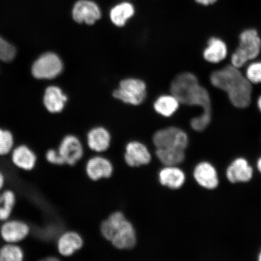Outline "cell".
Masks as SVG:
<instances>
[{
	"label": "cell",
	"mask_w": 261,
	"mask_h": 261,
	"mask_svg": "<svg viewBox=\"0 0 261 261\" xmlns=\"http://www.w3.org/2000/svg\"><path fill=\"white\" fill-rule=\"evenodd\" d=\"M24 252L18 244L6 243L0 248V261H22Z\"/></svg>",
	"instance_id": "25"
},
{
	"label": "cell",
	"mask_w": 261,
	"mask_h": 261,
	"mask_svg": "<svg viewBox=\"0 0 261 261\" xmlns=\"http://www.w3.org/2000/svg\"><path fill=\"white\" fill-rule=\"evenodd\" d=\"M6 184V177L3 173L0 171V192L4 188Z\"/></svg>",
	"instance_id": "30"
},
{
	"label": "cell",
	"mask_w": 261,
	"mask_h": 261,
	"mask_svg": "<svg viewBox=\"0 0 261 261\" xmlns=\"http://www.w3.org/2000/svg\"><path fill=\"white\" fill-rule=\"evenodd\" d=\"M259 260L260 261H261V252H260V254H259Z\"/></svg>",
	"instance_id": "34"
},
{
	"label": "cell",
	"mask_w": 261,
	"mask_h": 261,
	"mask_svg": "<svg viewBox=\"0 0 261 261\" xmlns=\"http://www.w3.org/2000/svg\"><path fill=\"white\" fill-rule=\"evenodd\" d=\"M253 175L252 166L243 158H238L228 166L226 176L228 180L232 184L245 182L251 180Z\"/></svg>",
	"instance_id": "16"
},
{
	"label": "cell",
	"mask_w": 261,
	"mask_h": 261,
	"mask_svg": "<svg viewBox=\"0 0 261 261\" xmlns=\"http://www.w3.org/2000/svg\"><path fill=\"white\" fill-rule=\"evenodd\" d=\"M171 93L179 103L188 106H198L203 109V113L191 121L192 128L203 132L211 121V100L208 91L200 86L198 78L191 73H182L172 81Z\"/></svg>",
	"instance_id": "1"
},
{
	"label": "cell",
	"mask_w": 261,
	"mask_h": 261,
	"mask_svg": "<svg viewBox=\"0 0 261 261\" xmlns=\"http://www.w3.org/2000/svg\"><path fill=\"white\" fill-rule=\"evenodd\" d=\"M63 69L60 57L54 53H46L35 62L32 68L34 76L39 80H50L56 77Z\"/></svg>",
	"instance_id": "7"
},
{
	"label": "cell",
	"mask_w": 261,
	"mask_h": 261,
	"mask_svg": "<svg viewBox=\"0 0 261 261\" xmlns=\"http://www.w3.org/2000/svg\"><path fill=\"white\" fill-rule=\"evenodd\" d=\"M257 167L259 171L261 173V158L259 159L257 162Z\"/></svg>",
	"instance_id": "32"
},
{
	"label": "cell",
	"mask_w": 261,
	"mask_h": 261,
	"mask_svg": "<svg viewBox=\"0 0 261 261\" xmlns=\"http://www.w3.org/2000/svg\"><path fill=\"white\" fill-rule=\"evenodd\" d=\"M14 138L11 132L0 128V156L11 154L14 148Z\"/></svg>",
	"instance_id": "26"
},
{
	"label": "cell",
	"mask_w": 261,
	"mask_h": 261,
	"mask_svg": "<svg viewBox=\"0 0 261 261\" xmlns=\"http://www.w3.org/2000/svg\"><path fill=\"white\" fill-rule=\"evenodd\" d=\"M87 141L91 150L96 152H103L109 148L112 136L109 130L104 127L96 126L88 133Z\"/></svg>",
	"instance_id": "17"
},
{
	"label": "cell",
	"mask_w": 261,
	"mask_h": 261,
	"mask_svg": "<svg viewBox=\"0 0 261 261\" xmlns=\"http://www.w3.org/2000/svg\"><path fill=\"white\" fill-rule=\"evenodd\" d=\"M257 105H258L259 109L261 112V96L259 97L258 101H257Z\"/></svg>",
	"instance_id": "33"
},
{
	"label": "cell",
	"mask_w": 261,
	"mask_h": 261,
	"mask_svg": "<svg viewBox=\"0 0 261 261\" xmlns=\"http://www.w3.org/2000/svg\"><path fill=\"white\" fill-rule=\"evenodd\" d=\"M146 93V86L144 81L130 77L120 82L118 88L113 91V95L123 103L139 106L144 102Z\"/></svg>",
	"instance_id": "5"
},
{
	"label": "cell",
	"mask_w": 261,
	"mask_h": 261,
	"mask_svg": "<svg viewBox=\"0 0 261 261\" xmlns=\"http://www.w3.org/2000/svg\"><path fill=\"white\" fill-rule=\"evenodd\" d=\"M107 220L113 229V237L110 241L113 246L120 250L133 249L137 242L135 228L122 212H114Z\"/></svg>",
	"instance_id": "3"
},
{
	"label": "cell",
	"mask_w": 261,
	"mask_h": 261,
	"mask_svg": "<svg viewBox=\"0 0 261 261\" xmlns=\"http://www.w3.org/2000/svg\"><path fill=\"white\" fill-rule=\"evenodd\" d=\"M211 82L215 87L226 91L234 106L240 109L249 106L252 87L238 68L227 65L223 69L215 71L211 74Z\"/></svg>",
	"instance_id": "2"
},
{
	"label": "cell",
	"mask_w": 261,
	"mask_h": 261,
	"mask_svg": "<svg viewBox=\"0 0 261 261\" xmlns=\"http://www.w3.org/2000/svg\"><path fill=\"white\" fill-rule=\"evenodd\" d=\"M45 158L47 162L51 165L58 166L65 165L63 159H62L58 150L54 149L47 150L46 153H45Z\"/></svg>",
	"instance_id": "29"
},
{
	"label": "cell",
	"mask_w": 261,
	"mask_h": 261,
	"mask_svg": "<svg viewBox=\"0 0 261 261\" xmlns=\"http://www.w3.org/2000/svg\"><path fill=\"white\" fill-rule=\"evenodd\" d=\"M135 14V9L132 5L123 3L115 6L110 12V19L117 27H123L128 19Z\"/></svg>",
	"instance_id": "24"
},
{
	"label": "cell",
	"mask_w": 261,
	"mask_h": 261,
	"mask_svg": "<svg viewBox=\"0 0 261 261\" xmlns=\"http://www.w3.org/2000/svg\"><path fill=\"white\" fill-rule=\"evenodd\" d=\"M227 48L226 44L216 38H212L208 42V46L204 51L205 60L212 63H220L227 56Z\"/></svg>",
	"instance_id": "21"
},
{
	"label": "cell",
	"mask_w": 261,
	"mask_h": 261,
	"mask_svg": "<svg viewBox=\"0 0 261 261\" xmlns=\"http://www.w3.org/2000/svg\"><path fill=\"white\" fill-rule=\"evenodd\" d=\"M194 177L199 185L207 189H214L219 184L218 173L210 163L203 162L196 166Z\"/></svg>",
	"instance_id": "14"
},
{
	"label": "cell",
	"mask_w": 261,
	"mask_h": 261,
	"mask_svg": "<svg viewBox=\"0 0 261 261\" xmlns=\"http://www.w3.org/2000/svg\"><path fill=\"white\" fill-rule=\"evenodd\" d=\"M11 158L13 165L22 171H31L37 165V155L27 145L14 147L11 153Z\"/></svg>",
	"instance_id": "13"
},
{
	"label": "cell",
	"mask_w": 261,
	"mask_h": 261,
	"mask_svg": "<svg viewBox=\"0 0 261 261\" xmlns=\"http://www.w3.org/2000/svg\"><path fill=\"white\" fill-rule=\"evenodd\" d=\"M185 150L178 148H156L159 161L165 166H177L184 161Z\"/></svg>",
	"instance_id": "22"
},
{
	"label": "cell",
	"mask_w": 261,
	"mask_h": 261,
	"mask_svg": "<svg viewBox=\"0 0 261 261\" xmlns=\"http://www.w3.org/2000/svg\"><path fill=\"white\" fill-rule=\"evenodd\" d=\"M16 203L15 192L11 189L0 192V221L11 218Z\"/></svg>",
	"instance_id": "23"
},
{
	"label": "cell",
	"mask_w": 261,
	"mask_h": 261,
	"mask_svg": "<svg viewBox=\"0 0 261 261\" xmlns=\"http://www.w3.org/2000/svg\"><path fill=\"white\" fill-rule=\"evenodd\" d=\"M100 9L95 3L81 0L74 5L73 9V18L79 23L93 25L100 18Z\"/></svg>",
	"instance_id": "11"
},
{
	"label": "cell",
	"mask_w": 261,
	"mask_h": 261,
	"mask_svg": "<svg viewBox=\"0 0 261 261\" xmlns=\"http://www.w3.org/2000/svg\"><path fill=\"white\" fill-rule=\"evenodd\" d=\"M196 2L198 3H200L201 5H210L213 4L215 2H216L217 0H196Z\"/></svg>",
	"instance_id": "31"
},
{
	"label": "cell",
	"mask_w": 261,
	"mask_h": 261,
	"mask_svg": "<svg viewBox=\"0 0 261 261\" xmlns=\"http://www.w3.org/2000/svg\"><path fill=\"white\" fill-rule=\"evenodd\" d=\"M65 165L73 166L83 158L84 148L76 136L68 135L62 140L58 149Z\"/></svg>",
	"instance_id": "9"
},
{
	"label": "cell",
	"mask_w": 261,
	"mask_h": 261,
	"mask_svg": "<svg viewBox=\"0 0 261 261\" xmlns=\"http://www.w3.org/2000/svg\"><path fill=\"white\" fill-rule=\"evenodd\" d=\"M84 241L79 233L74 231H67L59 237L57 249L59 253L64 257H69L81 249Z\"/></svg>",
	"instance_id": "15"
},
{
	"label": "cell",
	"mask_w": 261,
	"mask_h": 261,
	"mask_svg": "<svg viewBox=\"0 0 261 261\" xmlns=\"http://www.w3.org/2000/svg\"><path fill=\"white\" fill-rule=\"evenodd\" d=\"M179 102L172 94H163L156 98L154 103V109L159 115L165 117H171L178 109Z\"/></svg>",
	"instance_id": "20"
},
{
	"label": "cell",
	"mask_w": 261,
	"mask_h": 261,
	"mask_svg": "<svg viewBox=\"0 0 261 261\" xmlns=\"http://www.w3.org/2000/svg\"><path fill=\"white\" fill-rule=\"evenodd\" d=\"M67 100L66 95H65L63 91L58 87H49L45 90L44 103L45 107L50 113L61 112Z\"/></svg>",
	"instance_id": "19"
},
{
	"label": "cell",
	"mask_w": 261,
	"mask_h": 261,
	"mask_svg": "<svg viewBox=\"0 0 261 261\" xmlns=\"http://www.w3.org/2000/svg\"><path fill=\"white\" fill-rule=\"evenodd\" d=\"M246 74L250 83H261V62L251 64L247 68Z\"/></svg>",
	"instance_id": "28"
},
{
	"label": "cell",
	"mask_w": 261,
	"mask_h": 261,
	"mask_svg": "<svg viewBox=\"0 0 261 261\" xmlns=\"http://www.w3.org/2000/svg\"><path fill=\"white\" fill-rule=\"evenodd\" d=\"M160 184L172 189H178L184 186L186 180L185 172L177 166H165L160 171Z\"/></svg>",
	"instance_id": "18"
},
{
	"label": "cell",
	"mask_w": 261,
	"mask_h": 261,
	"mask_svg": "<svg viewBox=\"0 0 261 261\" xmlns=\"http://www.w3.org/2000/svg\"><path fill=\"white\" fill-rule=\"evenodd\" d=\"M31 233V227L25 222L10 219L3 222L0 226V238L6 243L19 244L27 238Z\"/></svg>",
	"instance_id": "8"
},
{
	"label": "cell",
	"mask_w": 261,
	"mask_h": 261,
	"mask_svg": "<svg viewBox=\"0 0 261 261\" xmlns=\"http://www.w3.org/2000/svg\"><path fill=\"white\" fill-rule=\"evenodd\" d=\"M151 154L146 146L138 141L130 142L126 145L124 159L130 167H140L149 164Z\"/></svg>",
	"instance_id": "10"
},
{
	"label": "cell",
	"mask_w": 261,
	"mask_h": 261,
	"mask_svg": "<svg viewBox=\"0 0 261 261\" xmlns=\"http://www.w3.org/2000/svg\"><path fill=\"white\" fill-rule=\"evenodd\" d=\"M261 40L256 31H244L240 37V45L231 57V64L240 68L247 61L256 58L260 53Z\"/></svg>",
	"instance_id": "4"
},
{
	"label": "cell",
	"mask_w": 261,
	"mask_h": 261,
	"mask_svg": "<svg viewBox=\"0 0 261 261\" xmlns=\"http://www.w3.org/2000/svg\"><path fill=\"white\" fill-rule=\"evenodd\" d=\"M15 48L4 39L0 37V60L9 62L15 57Z\"/></svg>",
	"instance_id": "27"
},
{
	"label": "cell",
	"mask_w": 261,
	"mask_h": 261,
	"mask_svg": "<svg viewBox=\"0 0 261 261\" xmlns=\"http://www.w3.org/2000/svg\"><path fill=\"white\" fill-rule=\"evenodd\" d=\"M156 148H178L185 150L189 143L187 134L177 127L171 126L158 130L153 136Z\"/></svg>",
	"instance_id": "6"
},
{
	"label": "cell",
	"mask_w": 261,
	"mask_h": 261,
	"mask_svg": "<svg viewBox=\"0 0 261 261\" xmlns=\"http://www.w3.org/2000/svg\"><path fill=\"white\" fill-rule=\"evenodd\" d=\"M113 169L112 162L102 156H95L90 159L86 166L87 175L93 181L110 177Z\"/></svg>",
	"instance_id": "12"
}]
</instances>
